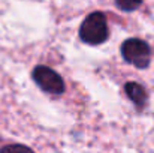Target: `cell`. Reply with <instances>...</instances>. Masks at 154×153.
<instances>
[{
	"label": "cell",
	"mask_w": 154,
	"mask_h": 153,
	"mask_svg": "<svg viewBox=\"0 0 154 153\" xmlns=\"http://www.w3.org/2000/svg\"><path fill=\"white\" fill-rule=\"evenodd\" d=\"M109 36L108 21L102 12H91L79 27V38L88 45H100Z\"/></svg>",
	"instance_id": "6da1fadb"
},
{
	"label": "cell",
	"mask_w": 154,
	"mask_h": 153,
	"mask_svg": "<svg viewBox=\"0 0 154 153\" xmlns=\"http://www.w3.org/2000/svg\"><path fill=\"white\" fill-rule=\"evenodd\" d=\"M115 5L124 12H132L142 5V0H115Z\"/></svg>",
	"instance_id": "5b68a950"
},
{
	"label": "cell",
	"mask_w": 154,
	"mask_h": 153,
	"mask_svg": "<svg viewBox=\"0 0 154 153\" xmlns=\"http://www.w3.org/2000/svg\"><path fill=\"white\" fill-rule=\"evenodd\" d=\"M124 90H126L127 98L136 105L138 110H144V107L147 105V101H148V93L144 86H141L139 83H135V81H129V83H126Z\"/></svg>",
	"instance_id": "277c9868"
},
{
	"label": "cell",
	"mask_w": 154,
	"mask_h": 153,
	"mask_svg": "<svg viewBox=\"0 0 154 153\" xmlns=\"http://www.w3.org/2000/svg\"><path fill=\"white\" fill-rule=\"evenodd\" d=\"M121 56L127 63L139 69H145L150 66V62H151V48L145 41L138 39V38H130L123 42Z\"/></svg>",
	"instance_id": "7a4b0ae2"
},
{
	"label": "cell",
	"mask_w": 154,
	"mask_h": 153,
	"mask_svg": "<svg viewBox=\"0 0 154 153\" xmlns=\"http://www.w3.org/2000/svg\"><path fill=\"white\" fill-rule=\"evenodd\" d=\"M35 83L45 92V93H50V95H63L64 93V81L63 78L48 66H36L33 69V74H32Z\"/></svg>",
	"instance_id": "3957f363"
},
{
	"label": "cell",
	"mask_w": 154,
	"mask_h": 153,
	"mask_svg": "<svg viewBox=\"0 0 154 153\" xmlns=\"http://www.w3.org/2000/svg\"><path fill=\"white\" fill-rule=\"evenodd\" d=\"M0 153H35L32 149H29L27 146H23V144H8L5 146Z\"/></svg>",
	"instance_id": "8992f818"
}]
</instances>
